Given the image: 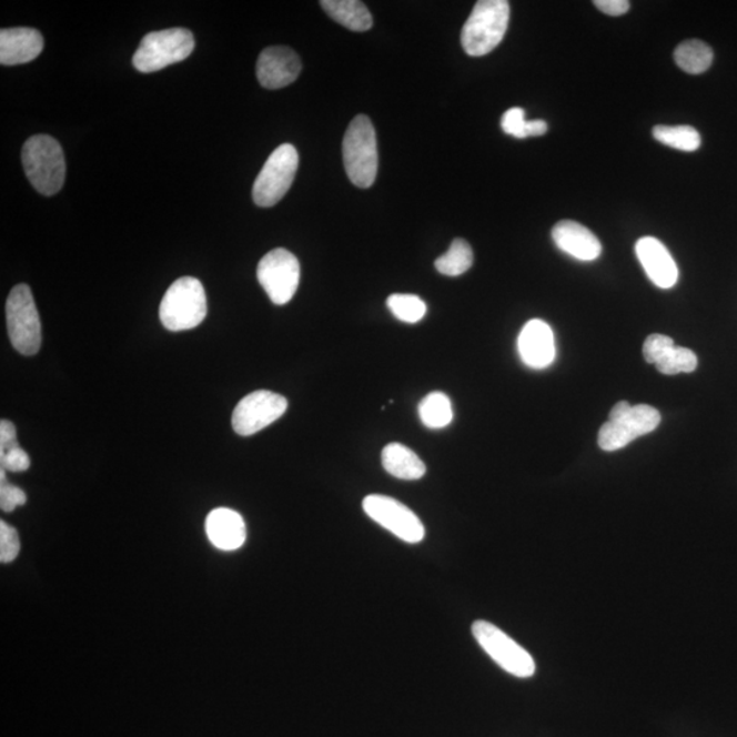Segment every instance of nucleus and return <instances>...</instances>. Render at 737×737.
<instances>
[{
    "label": "nucleus",
    "instance_id": "f257e3e1",
    "mask_svg": "<svg viewBox=\"0 0 737 737\" xmlns=\"http://www.w3.org/2000/svg\"><path fill=\"white\" fill-rule=\"evenodd\" d=\"M22 165L29 182L44 195L61 192L67 178V162L62 147L51 135L39 134L22 148Z\"/></svg>",
    "mask_w": 737,
    "mask_h": 737
},
{
    "label": "nucleus",
    "instance_id": "f03ea898",
    "mask_svg": "<svg viewBox=\"0 0 737 737\" xmlns=\"http://www.w3.org/2000/svg\"><path fill=\"white\" fill-rule=\"evenodd\" d=\"M507 0H479L462 29V47L470 57H484L502 43L509 22Z\"/></svg>",
    "mask_w": 737,
    "mask_h": 737
},
{
    "label": "nucleus",
    "instance_id": "7ed1b4c3",
    "mask_svg": "<svg viewBox=\"0 0 737 737\" xmlns=\"http://www.w3.org/2000/svg\"><path fill=\"white\" fill-rule=\"evenodd\" d=\"M343 163L356 188H371L378 170L377 137L371 119L356 115L343 139Z\"/></svg>",
    "mask_w": 737,
    "mask_h": 737
},
{
    "label": "nucleus",
    "instance_id": "20e7f679",
    "mask_svg": "<svg viewBox=\"0 0 737 737\" xmlns=\"http://www.w3.org/2000/svg\"><path fill=\"white\" fill-rule=\"evenodd\" d=\"M208 312L204 285L199 279L184 276L170 285L160 303V320L172 332L193 330Z\"/></svg>",
    "mask_w": 737,
    "mask_h": 737
},
{
    "label": "nucleus",
    "instance_id": "39448f33",
    "mask_svg": "<svg viewBox=\"0 0 737 737\" xmlns=\"http://www.w3.org/2000/svg\"><path fill=\"white\" fill-rule=\"evenodd\" d=\"M194 50L193 33L184 28L148 33L133 57L140 73H154L170 64L180 63Z\"/></svg>",
    "mask_w": 737,
    "mask_h": 737
},
{
    "label": "nucleus",
    "instance_id": "423d86ee",
    "mask_svg": "<svg viewBox=\"0 0 737 737\" xmlns=\"http://www.w3.org/2000/svg\"><path fill=\"white\" fill-rule=\"evenodd\" d=\"M6 320L11 344L18 353L32 356L41 346V324L31 289L18 284L6 303Z\"/></svg>",
    "mask_w": 737,
    "mask_h": 737
},
{
    "label": "nucleus",
    "instance_id": "0eeeda50",
    "mask_svg": "<svg viewBox=\"0 0 737 737\" xmlns=\"http://www.w3.org/2000/svg\"><path fill=\"white\" fill-rule=\"evenodd\" d=\"M472 633L487 656L508 674L523 679L536 674V663L532 654L523 649L495 624L485 620L474 622Z\"/></svg>",
    "mask_w": 737,
    "mask_h": 737
},
{
    "label": "nucleus",
    "instance_id": "6e6552de",
    "mask_svg": "<svg viewBox=\"0 0 737 737\" xmlns=\"http://www.w3.org/2000/svg\"><path fill=\"white\" fill-rule=\"evenodd\" d=\"M299 164V152L293 145L277 147L255 178L253 186L255 204L263 208L276 205L293 184Z\"/></svg>",
    "mask_w": 737,
    "mask_h": 737
},
{
    "label": "nucleus",
    "instance_id": "1a4fd4ad",
    "mask_svg": "<svg viewBox=\"0 0 737 737\" xmlns=\"http://www.w3.org/2000/svg\"><path fill=\"white\" fill-rule=\"evenodd\" d=\"M261 287L275 305H285L299 290L301 265L299 259L285 249L279 248L265 254L258 266Z\"/></svg>",
    "mask_w": 737,
    "mask_h": 737
},
{
    "label": "nucleus",
    "instance_id": "9d476101",
    "mask_svg": "<svg viewBox=\"0 0 737 737\" xmlns=\"http://www.w3.org/2000/svg\"><path fill=\"white\" fill-rule=\"evenodd\" d=\"M362 507L368 518L378 523L404 543L418 544L425 538V527L418 516L395 498L371 495L364 498Z\"/></svg>",
    "mask_w": 737,
    "mask_h": 737
},
{
    "label": "nucleus",
    "instance_id": "9b49d317",
    "mask_svg": "<svg viewBox=\"0 0 737 737\" xmlns=\"http://www.w3.org/2000/svg\"><path fill=\"white\" fill-rule=\"evenodd\" d=\"M289 407L284 396L260 390L252 392L236 404L233 430L240 436H252L281 418Z\"/></svg>",
    "mask_w": 737,
    "mask_h": 737
},
{
    "label": "nucleus",
    "instance_id": "f8f14e48",
    "mask_svg": "<svg viewBox=\"0 0 737 737\" xmlns=\"http://www.w3.org/2000/svg\"><path fill=\"white\" fill-rule=\"evenodd\" d=\"M662 422V415L658 410L638 404L633 406L629 412L620 420L605 422L598 432L599 448L606 453L627 447V445L638 437L649 435Z\"/></svg>",
    "mask_w": 737,
    "mask_h": 737
},
{
    "label": "nucleus",
    "instance_id": "ddd939ff",
    "mask_svg": "<svg viewBox=\"0 0 737 737\" xmlns=\"http://www.w3.org/2000/svg\"><path fill=\"white\" fill-rule=\"evenodd\" d=\"M301 70L299 53L289 47H269L260 53L258 79L266 89H281L293 84Z\"/></svg>",
    "mask_w": 737,
    "mask_h": 737
},
{
    "label": "nucleus",
    "instance_id": "4468645a",
    "mask_svg": "<svg viewBox=\"0 0 737 737\" xmlns=\"http://www.w3.org/2000/svg\"><path fill=\"white\" fill-rule=\"evenodd\" d=\"M639 263L650 281L663 290H669L679 281V270L667 248L657 238H640L635 246Z\"/></svg>",
    "mask_w": 737,
    "mask_h": 737
},
{
    "label": "nucleus",
    "instance_id": "2eb2a0df",
    "mask_svg": "<svg viewBox=\"0 0 737 737\" xmlns=\"http://www.w3.org/2000/svg\"><path fill=\"white\" fill-rule=\"evenodd\" d=\"M523 364L533 368H545L556 359L555 335L543 320H531L523 326L518 339Z\"/></svg>",
    "mask_w": 737,
    "mask_h": 737
},
{
    "label": "nucleus",
    "instance_id": "dca6fc26",
    "mask_svg": "<svg viewBox=\"0 0 737 737\" xmlns=\"http://www.w3.org/2000/svg\"><path fill=\"white\" fill-rule=\"evenodd\" d=\"M43 49V34L33 28H10L0 31V63L3 67L32 62Z\"/></svg>",
    "mask_w": 737,
    "mask_h": 737
},
{
    "label": "nucleus",
    "instance_id": "f3484780",
    "mask_svg": "<svg viewBox=\"0 0 737 737\" xmlns=\"http://www.w3.org/2000/svg\"><path fill=\"white\" fill-rule=\"evenodd\" d=\"M552 238L562 252L579 261H594L603 253L598 238L573 220L558 222L552 230Z\"/></svg>",
    "mask_w": 737,
    "mask_h": 737
},
{
    "label": "nucleus",
    "instance_id": "a211bd4d",
    "mask_svg": "<svg viewBox=\"0 0 737 737\" xmlns=\"http://www.w3.org/2000/svg\"><path fill=\"white\" fill-rule=\"evenodd\" d=\"M206 536L220 551L240 549L246 541V525L242 516L234 509L216 508L208 515L205 522Z\"/></svg>",
    "mask_w": 737,
    "mask_h": 737
},
{
    "label": "nucleus",
    "instance_id": "6ab92c4d",
    "mask_svg": "<svg viewBox=\"0 0 737 737\" xmlns=\"http://www.w3.org/2000/svg\"><path fill=\"white\" fill-rule=\"evenodd\" d=\"M382 462L386 473L395 478L415 481L424 477L426 473L425 463L422 462L414 451L400 443L386 445L383 450Z\"/></svg>",
    "mask_w": 737,
    "mask_h": 737
},
{
    "label": "nucleus",
    "instance_id": "aec40b11",
    "mask_svg": "<svg viewBox=\"0 0 737 737\" xmlns=\"http://www.w3.org/2000/svg\"><path fill=\"white\" fill-rule=\"evenodd\" d=\"M321 8L332 20L354 32H366L373 26L371 11L360 0H323Z\"/></svg>",
    "mask_w": 737,
    "mask_h": 737
},
{
    "label": "nucleus",
    "instance_id": "412c9836",
    "mask_svg": "<svg viewBox=\"0 0 737 737\" xmlns=\"http://www.w3.org/2000/svg\"><path fill=\"white\" fill-rule=\"evenodd\" d=\"M715 53L703 40H687L675 50V62L688 74H703L711 67Z\"/></svg>",
    "mask_w": 737,
    "mask_h": 737
},
{
    "label": "nucleus",
    "instance_id": "4be33fe9",
    "mask_svg": "<svg viewBox=\"0 0 737 737\" xmlns=\"http://www.w3.org/2000/svg\"><path fill=\"white\" fill-rule=\"evenodd\" d=\"M422 424L430 430H443L454 420L453 404L443 392H432L422 400L418 407Z\"/></svg>",
    "mask_w": 737,
    "mask_h": 737
},
{
    "label": "nucleus",
    "instance_id": "5701e85b",
    "mask_svg": "<svg viewBox=\"0 0 737 737\" xmlns=\"http://www.w3.org/2000/svg\"><path fill=\"white\" fill-rule=\"evenodd\" d=\"M474 254L468 242L457 238L451 243L448 252L436 260V270L445 276H461L472 269Z\"/></svg>",
    "mask_w": 737,
    "mask_h": 737
},
{
    "label": "nucleus",
    "instance_id": "b1692460",
    "mask_svg": "<svg viewBox=\"0 0 737 737\" xmlns=\"http://www.w3.org/2000/svg\"><path fill=\"white\" fill-rule=\"evenodd\" d=\"M653 135L662 144L683 152L698 151L700 142H703L698 130H695L693 127H685V124H682V127H664V124H658V127L653 129Z\"/></svg>",
    "mask_w": 737,
    "mask_h": 737
},
{
    "label": "nucleus",
    "instance_id": "393cba45",
    "mask_svg": "<svg viewBox=\"0 0 737 737\" xmlns=\"http://www.w3.org/2000/svg\"><path fill=\"white\" fill-rule=\"evenodd\" d=\"M392 314L403 323L415 324L418 323L426 314L425 302L417 295L413 294H394L386 300Z\"/></svg>",
    "mask_w": 737,
    "mask_h": 737
},
{
    "label": "nucleus",
    "instance_id": "a878e982",
    "mask_svg": "<svg viewBox=\"0 0 737 737\" xmlns=\"http://www.w3.org/2000/svg\"><path fill=\"white\" fill-rule=\"evenodd\" d=\"M656 367L659 373L667 374V376L691 373L698 367V356L691 350L675 346L662 361L657 362Z\"/></svg>",
    "mask_w": 737,
    "mask_h": 737
},
{
    "label": "nucleus",
    "instance_id": "bb28decb",
    "mask_svg": "<svg viewBox=\"0 0 737 737\" xmlns=\"http://www.w3.org/2000/svg\"><path fill=\"white\" fill-rule=\"evenodd\" d=\"M20 537L14 527L0 522V562L8 564L14 562L20 555Z\"/></svg>",
    "mask_w": 737,
    "mask_h": 737
},
{
    "label": "nucleus",
    "instance_id": "cd10ccee",
    "mask_svg": "<svg viewBox=\"0 0 737 737\" xmlns=\"http://www.w3.org/2000/svg\"><path fill=\"white\" fill-rule=\"evenodd\" d=\"M675 347L674 339L669 336L653 334L646 339L644 344V356L647 364L656 365L658 361H662L665 355H667L672 349Z\"/></svg>",
    "mask_w": 737,
    "mask_h": 737
},
{
    "label": "nucleus",
    "instance_id": "c85d7f7f",
    "mask_svg": "<svg viewBox=\"0 0 737 737\" xmlns=\"http://www.w3.org/2000/svg\"><path fill=\"white\" fill-rule=\"evenodd\" d=\"M27 503L26 492L6 481V470H0V507L4 513H11L20 505Z\"/></svg>",
    "mask_w": 737,
    "mask_h": 737
},
{
    "label": "nucleus",
    "instance_id": "c756f323",
    "mask_svg": "<svg viewBox=\"0 0 737 737\" xmlns=\"http://www.w3.org/2000/svg\"><path fill=\"white\" fill-rule=\"evenodd\" d=\"M527 123L525 110L521 107H514L508 110L502 118V129L505 134L513 135L515 139H526Z\"/></svg>",
    "mask_w": 737,
    "mask_h": 737
},
{
    "label": "nucleus",
    "instance_id": "7c9ffc66",
    "mask_svg": "<svg viewBox=\"0 0 737 737\" xmlns=\"http://www.w3.org/2000/svg\"><path fill=\"white\" fill-rule=\"evenodd\" d=\"M0 463H2V470L11 473L27 472L31 467V460L21 447L11 448L0 454Z\"/></svg>",
    "mask_w": 737,
    "mask_h": 737
},
{
    "label": "nucleus",
    "instance_id": "2f4dec72",
    "mask_svg": "<svg viewBox=\"0 0 737 737\" xmlns=\"http://www.w3.org/2000/svg\"><path fill=\"white\" fill-rule=\"evenodd\" d=\"M594 6L604 14L610 17H620L627 13L632 3L628 0H596Z\"/></svg>",
    "mask_w": 737,
    "mask_h": 737
},
{
    "label": "nucleus",
    "instance_id": "473e14b6",
    "mask_svg": "<svg viewBox=\"0 0 737 737\" xmlns=\"http://www.w3.org/2000/svg\"><path fill=\"white\" fill-rule=\"evenodd\" d=\"M20 447L17 442V430L10 421L0 422V454L11 448Z\"/></svg>",
    "mask_w": 737,
    "mask_h": 737
},
{
    "label": "nucleus",
    "instance_id": "72a5a7b5",
    "mask_svg": "<svg viewBox=\"0 0 737 737\" xmlns=\"http://www.w3.org/2000/svg\"><path fill=\"white\" fill-rule=\"evenodd\" d=\"M546 132H548V124H546L545 121H541V119H536V121H528L527 123L528 137H539L544 135Z\"/></svg>",
    "mask_w": 737,
    "mask_h": 737
}]
</instances>
